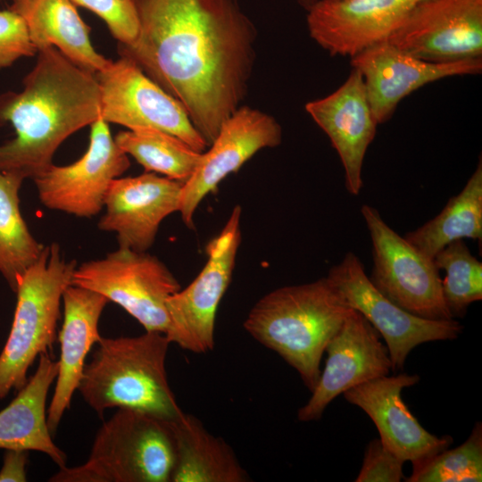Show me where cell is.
I'll return each mask as SVG.
<instances>
[{
	"instance_id": "1",
	"label": "cell",
	"mask_w": 482,
	"mask_h": 482,
	"mask_svg": "<svg viewBox=\"0 0 482 482\" xmlns=\"http://www.w3.org/2000/svg\"><path fill=\"white\" fill-rule=\"evenodd\" d=\"M138 33L118 53L177 99L208 146L241 106L257 31L237 0H135Z\"/></svg>"
},
{
	"instance_id": "2",
	"label": "cell",
	"mask_w": 482,
	"mask_h": 482,
	"mask_svg": "<svg viewBox=\"0 0 482 482\" xmlns=\"http://www.w3.org/2000/svg\"><path fill=\"white\" fill-rule=\"evenodd\" d=\"M22 89L0 94V126L15 137L0 145V171L32 180L53 164L59 145L101 118V91L91 73L57 48L37 51Z\"/></svg>"
},
{
	"instance_id": "3",
	"label": "cell",
	"mask_w": 482,
	"mask_h": 482,
	"mask_svg": "<svg viewBox=\"0 0 482 482\" xmlns=\"http://www.w3.org/2000/svg\"><path fill=\"white\" fill-rule=\"evenodd\" d=\"M352 310L326 276L269 292L250 310L244 328L294 368L312 392L325 348Z\"/></svg>"
},
{
	"instance_id": "4",
	"label": "cell",
	"mask_w": 482,
	"mask_h": 482,
	"mask_svg": "<svg viewBox=\"0 0 482 482\" xmlns=\"http://www.w3.org/2000/svg\"><path fill=\"white\" fill-rule=\"evenodd\" d=\"M97 344L78 390L99 416L111 408L141 410L169 420L184 412L166 376L170 342L165 334L102 337Z\"/></svg>"
},
{
	"instance_id": "5",
	"label": "cell",
	"mask_w": 482,
	"mask_h": 482,
	"mask_svg": "<svg viewBox=\"0 0 482 482\" xmlns=\"http://www.w3.org/2000/svg\"><path fill=\"white\" fill-rule=\"evenodd\" d=\"M176 448L169 420L118 408L97 431L87 460L62 467L52 482H170Z\"/></svg>"
},
{
	"instance_id": "6",
	"label": "cell",
	"mask_w": 482,
	"mask_h": 482,
	"mask_svg": "<svg viewBox=\"0 0 482 482\" xmlns=\"http://www.w3.org/2000/svg\"><path fill=\"white\" fill-rule=\"evenodd\" d=\"M76 267V261H68L60 245L52 243L19 278L13 320L0 353V400L11 390L19 391L37 357L52 350L62 295Z\"/></svg>"
},
{
	"instance_id": "7",
	"label": "cell",
	"mask_w": 482,
	"mask_h": 482,
	"mask_svg": "<svg viewBox=\"0 0 482 482\" xmlns=\"http://www.w3.org/2000/svg\"><path fill=\"white\" fill-rule=\"evenodd\" d=\"M71 285L106 297L136 319L145 331L165 334L168 298L181 287L156 256L118 248L105 257L77 265Z\"/></svg>"
},
{
	"instance_id": "8",
	"label": "cell",
	"mask_w": 482,
	"mask_h": 482,
	"mask_svg": "<svg viewBox=\"0 0 482 482\" xmlns=\"http://www.w3.org/2000/svg\"><path fill=\"white\" fill-rule=\"evenodd\" d=\"M371 241L369 277L386 297L408 312L428 320H450L442 278L434 260L396 233L373 206L361 208Z\"/></svg>"
},
{
	"instance_id": "9",
	"label": "cell",
	"mask_w": 482,
	"mask_h": 482,
	"mask_svg": "<svg viewBox=\"0 0 482 482\" xmlns=\"http://www.w3.org/2000/svg\"><path fill=\"white\" fill-rule=\"evenodd\" d=\"M240 205H236L221 231L206 246L207 261L196 278L166 302L170 343L204 353L214 348L217 310L235 268L241 243Z\"/></svg>"
},
{
	"instance_id": "10",
	"label": "cell",
	"mask_w": 482,
	"mask_h": 482,
	"mask_svg": "<svg viewBox=\"0 0 482 482\" xmlns=\"http://www.w3.org/2000/svg\"><path fill=\"white\" fill-rule=\"evenodd\" d=\"M101 91V119L129 129L153 128L203 153L208 144L186 110L133 61L120 56L95 73Z\"/></svg>"
},
{
	"instance_id": "11",
	"label": "cell",
	"mask_w": 482,
	"mask_h": 482,
	"mask_svg": "<svg viewBox=\"0 0 482 482\" xmlns=\"http://www.w3.org/2000/svg\"><path fill=\"white\" fill-rule=\"evenodd\" d=\"M347 304L359 312L383 337L393 370L403 369L416 346L433 341L456 339L463 326L455 320H428L402 309L378 291L365 272L358 255L345 254L327 276Z\"/></svg>"
},
{
	"instance_id": "12",
	"label": "cell",
	"mask_w": 482,
	"mask_h": 482,
	"mask_svg": "<svg viewBox=\"0 0 482 482\" xmlns=\"http://www.w3.org/2000/svg\"><path fill=\"white\" fill-rule=\"evenodd\" d=\"M90 127L88 147L78 161L65 166L53 163L33 179L46 208L91 218L104 208L112 180L129 169L128 154L115 143L108 123L100 118Z\"/></svg>"
},
{
	"instance_id": "13",
	"label": "cell",
	"mask_w": 482,
	"mask_h": 482,
	"mask_svg": "<svg viewBox=\"0 0 482 482\" xmlns=\"http://www.w3.org/2000/svg\"><path fill=\"white\" fill-rule=\"evenodd\" d=\"M386 41L429 62L482 58V0H423Z\"/></svg>"
},
{
	"instance_id": "14",
	"label": "cell",
	"mask_w": 482,
	"mask_h": 482,
	"mask_svg": "<svg viewBox=\"0 0 482 482\" xmlns=\"http://www.w3.org/2000/svg\"><path fill=\"white\" fill-rule=\"evenodd\" d=\"M282 129L267 112L241 105L222 124L217 137L183 183L179 212L194 229V214L202 200L230 173L237 171L258 151L280 145Z\"/></svg>"
},
{
	"instance_id": "15",
	"label": "cell",
	"mask_w": 482,
	"mask_h": 482,
	"mask_svg": "<svg viewBox=\"0 0 482 482\" xmlns=\"http://www.w3.org/2000/svg\"><path fill=\"white\" fill-rule=\"evenodd\" d=\"M379 337L374 327L353 309L325 348L324 369L310 399L298 410L299 421L320 420L338 395L389 374L392 362Z\"/></svg>"
},
{
	"instance_id": "16",
	"label": "cell",
	"mask_w": 482,
	"mask_h": 482,
	"mask_svg": "<svg viewBox=\"0 0 482 482\" xmlns=\"http://www.w3.org/2000/svg\"><path fill=\"white\" fill-rule=\"evenodd\" d=\"M351 64L363 78L378 124L386 122L399 102L418 88L447 77L477 75L482 71V58L429 62L403 52L386 40L351 57Z\"/></svg>"
},
{
	"instance_id": "17",
	"label": "cell",
	"mask_w": 482,
	"mask_h": 482,
	"mask_svg": "<svg viewBox=\"0 0 482 482\" xmlns=\"http://www.w3.org/2000/svg\"><path fill=\"white\" fill-rule=\"evenodd\" d=\"M423 0H317L307 8L311 37L331 55L350 56L386 41Z\"/></svg>"
},
{
	"instance_id": "18",
	"label": "cell",
	"mask_w": 482,
	"mask_h": 482,
	"mask_svg": "<svg viewBox=\"0 0 482 482\" xmlns=\"http://www.w3.org/2000/svg\"><path fill=\"white\" fill-rule=\"evenodd\" d=\"M183 183L154 172L119 177L104 200L101 230L113 232L120 248L147 252L162 221L179 212Z\"/></svg>"
},
{
	"instance_id": "19",
	"label": "cell",
	"mask_w": 482,
	"mask_h": 482,
	"mask_svg": "<svg viewBox=\"0 0 482 482\" xmlns=\"http://www.w3.org/2000/svg\"><path fill=\"white\" fill-rule=\"evenodd\" d=\"M417 374L383 376L358 385L343 395L374 422L382 444L404 462L430 457L453 443L451 436H437L427 431L402 399L405 387L416 385Z\"/></svg>"
},
{
	"instance_id": "20",
	"label": "cell",
	"mask_w": 482,
	"mask_h": 482,
	"mask_svg": "<svg viewBox=\"0 0 482 482\" xmlns=\"http://www.w3.org/2000/svg\"><path fill=\"white\" fill-rule=\"evenodd\" d=\"M305 110L337 152L345 171L347 192L358 195L363 185L364 157L378 125L361 72L353 68L337 89L306 103Z\"/></svg>"
},
{
	"instance_id": "21",
	"label": "cell",
	"mask_w": 482,
	"mask_h": 482,
	"mask_svg": "<svg viewBox=\"0 0 482 482\" xmlns=\"http://www.w3.org/2000/svg\"><path fill=\"white\" fill-rule=\"evenodd\" d=\"M63 319L59 332L60 359L54 395L47 408V426L54 434L71 406L94 344L102 337L98 324L109 300L101 294L70 285L62 295Z\"/></svg>"
},
{
	"instance_id": "22",
	"label": "cell",
	"mask_w": 482,
	"mask_h": 482,
	"mask_svg": "<svg viewBox=\"0 0 482 482\" xmlns=\"http://www.w3.org/2000/svg\"><path fill=\"white\" fill-rule=\"evenodd\" d=\"M39 357L32 377L0 411V449L41 452L62 468L66 466V455L52 438L46 409L48 391L58 373V361L49 353Z\"/></svg>"
},
{
	"instance_id": "23",
	"label": "cell",
	"mask_w": 482,
	"mask_h": 482,
	"mask_svg": "<svg viewBox=\"0 0 482 482\" xmlns=\"http://www.w3.org/2000/svg\"><path fill=\"white\" fill-rule=\"evenodd\" d=\"M37 50L54 46L79 67L96 73L110 62L90 40V28L71 0H12Z\"/></svg>"
},
{
	"instance_id": "24",
	"label": "cell",
	"mask_w": 482,
	"mask_h": 482,
	"mask_svg": "<svg viewBox=\"0 0 482 482\" xmlns=\"http://www.w3.org/2000/svg\"><path fill=\"white\" fill-rule=\"evenodd\" d=\"M176 459L170 482H245L250 477L232 448L183 412L170 420Z\"/></svg>"
},
{
	"instance_id": "25",
	"label": "cell",
	"mask_w": 482,
	"mask_h": 482,
	"mask_svg": "<svg viewBox=\"0 0 482 482\" xmlns=\"http://www.w3.org/2000/svg\"><path fill=\"white\" fill-rule=\"evenodd\" d=\"M404 238L433 259L448 244L465 238L482 240V162L461 191L451 197L443 210Z\"/></svg>"
},
{
	"instance_id": "26",
	"label": "cell",
	"mask_w": 482,
	"mask_h": 482,
	"mask_svg": "<svg viewBox=\"0 0 482 482\" xmlns=\"http://www.w3.org/2000/svg\"><path fill=\"white\" fill-rule=\"evenodd\" d=\"M23 180L0 171V273L13 292L19 278L45 247L32 236L21 213L19 192Z\"/></svg>"
},
{
	"instance_id": "27",
	"label": "cell",
	"mask_w": 482,
	"mask_h": 482,
	"mask_svg": "<svg viewBox=\"0 0 482 482\" xmlns=\"http://www.w3.org/2000/svg\"><path fill=\"white\" fill-rule=\"evenodd\" d=\"M114 140L146 172L160 173L182 183L193 174L204 153L170 133L153 128L120 131Z\"/></svg>"
},
{
	"instance_id": "28",
	"label": "cell",
	"mask_w": 482,
	"mask_h": 482,
	"mask_svg": "<svg viewBox=\"0 0 482 482\" xmlns=\"http://www.w3.org/2000/svg\"><path fill=\"white\" fill-rule=\"evenodd\" d=\"M444 270L442 291L452 316L463 317L468 307L482 299V263L470 251L464 239L448 244L433 258Z\"/></svg>"
},
{
	"instance_id": "29",
	"label": "cell",
	"mask_w": 482,
	"mask_h": 482,
	"mask_svg": "<svg viewBox=\"0 0 482 482\" xmlns=\"http://www.w3.org/2000/svg\"><path fill=\"white\" fill-rule=\"evenodd\" d=\"M482 480V423L476 422L470 436L453 449H445L412 462L407 482H478Z\"/></svg>"
},
{
	"instance_id": "30",
	"label": "cell",
	"mask_w": 482,
	"mask_h": 482,
	"mask_svg": "<svg viewBox=\"0 0 482 482\" xmlns=\"http://www.w3.org/2000/svg\"><path fill=\"white\" fill-rule=\"evenodd\" d=\"M101 18L119 45H129L138 33L135 0H71Z\"/></svg>"
},
{
	"instance_id": "31",
	"label": "cell",
	"mask_w": 482,
	"mask_h": 482,
	"mask_svg": "<svg viewBox=\"0 0 482 482\" xmlns=\"http://www.w3.org/2000/svg\"><path fill=\"white\" fill-rule=\"evenodd\" d=\"M37 53L21 17L10 9L0 11V71Z\"/></svg>"
},
{
	"instance_id": "32",
	"label": "cell",
	"mask_w": 482,
	"mask_h": 482,
	"mask_svg": "<svg viewBox=\"0 0 482 482\" xmlns=\"http://www.w3.org/2000/svg\"><path fill=\"white\" fill-rule=\"evenodd\" d=\"M404 461L389 451L379 438L371 440L364 453L356 482H399Z\"/></svg>"
},
{
	"instance_id": "33",
	"label": "cell",
	"mask_w": 482,
	"mask_h": 482,
	"mask_svg": "<svg viewBox=\"0 0 482 482\" xmlns=\"http://www.w3.org/2000/svg\"><path fill=\"white\" fill-rule=\"evenodd\" d=\"M29 451L21 449L5 450L0 470V482L27 481Z\"/></svg>"
},
{
	"instance_id": "34",
	"label": "cell",
	"mask_w": 482,
	"mask_h": 482,
	"mask_svg": "<svg viewBox=\"0 0 482 482\" xmlns=\"http://www.w3.org/2000/svg\"><path fill=\"white\" fill-rule=\"evenodd\" d=\"M297 1L301 4L304 5L306 8H309L317 0H297Z\"/></svg>"
},
{
	"instance_id": "35",
	"label": "cell",
	"mask_w": 482,
	"mask_h": 482,
	"mask_svg": "<svg viewBox=\"0 0 482 482\" xmlns=\"http://www.w3.org/2000/svg\"><path fill=\"white\" fill-rule=\"evenodd\" d=\"M327 1H343V0H327Z\"/></svg>"
}]
</instances>
